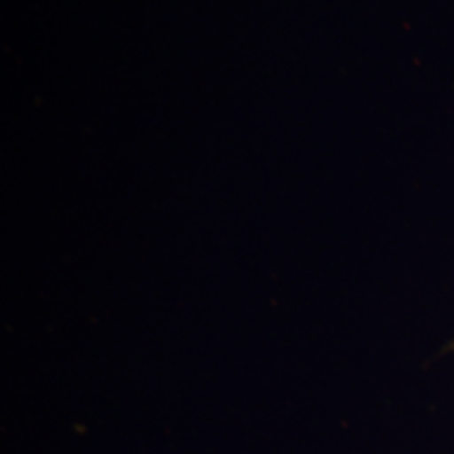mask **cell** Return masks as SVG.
Listing matches in <instances>:
<instances>
[{"mask_svg": "<svg viewBox=\"0 0 454 454\" xmlns=\"http://www.w3.org/2000/svg\"><path fill=\"white\" fill-rule=\"evenodd\" d=\"M448 349H450V351H452V354H454V339L450 340V345H448Z\"/></svg>", "mask_w": 454, "mask_h": 454, "instance_id": "6da1fadb", "label": "cell"}]
</instances>
